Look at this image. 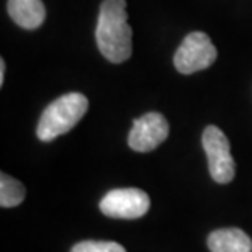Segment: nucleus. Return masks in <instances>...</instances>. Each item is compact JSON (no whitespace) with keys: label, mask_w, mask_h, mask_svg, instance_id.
<instances>
[{"label":"nucleus","mask_w":252,"mask_h":252,"mask_svg":"<svg viewBox=\"0 0 252 252\" xmlns=\"http://www.w3.org/2000/svg\"><path fill=\"white\" fill-rule=\"evenodd\" d=\"M151 200L139 189H117L108 191L100 201V211L108 218L136 220L149 211Z\"/></svg>","instance_id":"nucleus-5"},{"label":"nucleus","mask_w":252,"mask_h":252,"mask_svg":"<svg viewBox=\"0 0 252 252\" xmlns=\"http://www.w3.org/2000/svg\"><path fill=\"white\" fill-rule=\"evenodd\" d=\"M169 136V123L160 113H146L133 122L128 144L138 153H149L162 144Z\"/></svg>","instance_id":"nucleus-6"},{"label":"nucleus","mask_w":252,"mask_h":252,"mask_svg":"<svg viewBox=\"0 0 252 252\" xmlns=\"http://www.w3.org/2000/svg\"><path fill=\"white\" fill-rule=\"evenodd\" d=\"M89 110V100L84 94L70 92L46 107L36 126V136L44 143L69 133Z\"/></svg>","instance_id":"nucleus-2"},{"label":"nucleus","mask_w":252,"mask_h":252,"mask_svg":"<svg viewBox=\"0 0 252 252\" xmlns=\"http://www.w3.org/2000/svg\"><path fill=\"white\" fill-rule=\"evenodd\" d=\"M216 58H218V51L208 34L193 32L184 38L182 44L175 51L174 65L180 74L189 75L208 69L216 61Z\"/></svg>","instance_id":"nucleus-4"},{"label":"nucleus","mask_w":252,"mask_h":252,"mask_svg":"<svg viewBox=\"0 0 252 252\" xmlns=\"http://www.w3.org/2000/svg\"><path fill=\"white\" fill-rule=\"evenodd\" d=\"M8 15L18 27L36 30L46 18V8L41 0H8Z\"/></svg>","instance_id":"nucleus-7"},{"label":"nucleus","mask_w":252,"mask_h":252,"mask_svg":"<svg viewBox=\"0 0 252 252\" xmlns=\"http://www.w3.org/2000/svg\"><path fill=\"white\" fill-rule=\"evenodd\" d=\"M5 61L0 59V85H3V80H5Z\"/></svg>","instance_id":"nucleus-11"},{"label":"nucleus","mask_w":252,"mask_h":252,"mask_svg":"<svg viewBox=\"0 0 252 252\" xmlns=\"http://www.w3.org/2000/svg\"><path fill=\"white\" fill-rule=\"evenodd\" d=\"M27 190L20 180L10 177L5 172L0 175V205L2 208H13L25 200Z\"/></svg>","instance_id":"nucleus-9"},{"label":"nucleus","mask_w":252,"mask_h":252,"mask_svg":"<svg viewBox=\"0 0 252 252\" xmlns=\"http://www.w3.org/2000/svg\"><path fill=\"white\" fill-rule=\"evenodd\" d=\"M206 244L211 252H252V239L238 228L213 231Z\"/></svg>","instance_id":"nucleus-8"},{"label":"nucleus","mask_w":252,"mask_h":252,"mask_svg":"<svg viewBox=\"0 0 252 252\" xmlns=\"http://www.w3.org/2000/svg\"><path fill=\"white\" fill-rule=\"evenodd\" d=\"M203 149L208 158L211 179L216 184H229L236 175V162L231 156V146L226 134L218 126H206L201 136Z\"/></svg>","instance_id":"nucleus-3"},{"label":"nucleus","mask_w":252,"mask_h":252,"mask_svg":"<svg viewBox=\"0 0 252 252\" xmlns=\"http://www.w3.org/2000/svg\"><path fill=\"white\" fill-rule=\"evenodd\" d=\"M98 51L110 63L128 61L133 53V30L128 25L126 0H103L100 5L97 30Z\"/></svg>","instance_id":"nucleus-1"},{"label":"nucleus","mask_w":252,"mask_h":252,"mask_svg":"<svg viewBox=\"0 0 252 252\" xmlns=\"http://www.w3.org/2000/svg\"><path fill=\"white\" fill-rule=\"evenodd\" d=\"M70 252H126V249L112 241H82L75 244Z\"/></svg>","instance_id":"nucleus-10"}]
</instances>
